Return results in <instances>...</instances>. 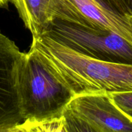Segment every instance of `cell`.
<instances>
[{
    "mask_svg": "<svg viewBox=\"0 0 132 132\" xmlns=\"http://www.w3.org/2000/svg\"><path fill=\"white\" fill-rule=\"evenodd\" d=\"M19 92L24 122L13 131H62V116L75 94L34 46L23 53Z\"/></svg>",
    "mask_w": 132,
    "mask_h": 132,
    "instance_id": "obj_1",
    "label": "cell"
},
{
    "mask_svg": "<svg viewBox=\"0 0 132 132\" xmlns=\"http://www.w3.org/2000/svg\"><path fill=\"white\" fill-rule=\"evenodd\" d=\"M31 46L72 90L81 94L132 92V65L81 55L52 39L32 37Z\"/></svg>",
    "mask_w": 132,
    "mask_h": 132,
    "instance_id": "obj_2",
    "label": "cell"
},
{
    "mask_svg": "<svg viewBox=\"0 0 132 132\" xmlns=\"http://www.w3.org/2000/svg\"><path fill=\"white\" fill-rule=\"evenodd\" d=\"M42 35L89 58L132 65V43L111 30L53 19Z\"/></svg>",
    "mask_w": 132,
    "mask_h": 132,
    "instance_id": "obj_3",
    "label": "cell"
},
{
    "mask_svg": "<svg viewBox=\"0 0 132 132\" xmlns=\"http://www.w3.org/2000/svg\"><path fill=\"white\" fill-rule=\"evenodd\" d=\"M62 120L63 131L132 132V117L113 103L108 93L76 95Z\"/></svg>",
    "mask_w": 132,
    "mask_h": 132,
    "instance_id": "obj_4",
    "label": "cell"
},
{
    "mask_svg": "<svg viewBox=\"0 0 132 132\" xmlns=\"http://www.w3.org/2000/svg\"><path fill=\"white\" fill-rule=\"evenodd\" d=\"M50 20L61 19L99 30H109L132 43V18L116 0H50Z\"/></svg>",
    "mask_w": 132,
    "mask_h": 132,
    "instance_id": "obj_5",
    "label": "cell"
},
{
    "mask_svg": "<svg viewBox=\"0 0 132 132\" xmlns=\"http://www.w3.org/2000/svg\"><path fill=\"white\" fill-rule=\"evenodd\" d=\"M23 53L0 32V131H13L24 122L19 92Z\"/></svg>",
    "mask_w": 132,
    "mask_h": 132,
    "instance_id": "obj_6",
    "label": "cell"
},
{
    "mask_svg": "<svg viewBox=\"0 0 132 132\" xmlns=\"http://www.w3.org/2000/svg\"><path fill=\"white\" fill-rule=\"evenodd\" d=\"M16 8L25 27L32 37L45 32L50 22L49 8L50 0H9Z\"/></svg>",
    "mask_w": 132,
    "mask_h": 132,
    "instance_id": "obj_7",
    "label": "cell"
},
{
    "mask_svg": "<svg viewBox=\"0 0 132 132\" xmlns=\"http://www.w3.org/2000/svg\"><path fill=\"white\" fill-rule=\"evenodd\" d=\"M113 103L125 112L132 117V92L108 93Z\"/></svg>",
    "mask_w": 132,
    "mask_h": 132,
    "instance_id": "obj_8",
    "label": "cell"
},
{
    "mask_svg": "<svg viewBox=\"0 0 132 132\" xmlns=\"http://www.w3.org/2000/svg\"><path fill=\"white\" fill-rule=\"evenodd\" d=\"M124 11L132 18V0H116Z\"/></svg>",
    "mask_w": 132,
    "mask_h": 132,
    "instance_id": "obj_9",
    "label": "cell"
},
{
    "mask_svg": "<svg viewBox=\"0 0 132 132\" xmlns=\"http://www.w3.org/2000/svg\"><path fill=\"white\" fill-rule=\"evenodd\" d=\"M9 0H0V6H3L7 3Z\"/></svg>",
    "mask_w": 132,
    "mask_h": 132,
    "instance_id": "obj_10",
    "label": "cell"
}]
</instances>
